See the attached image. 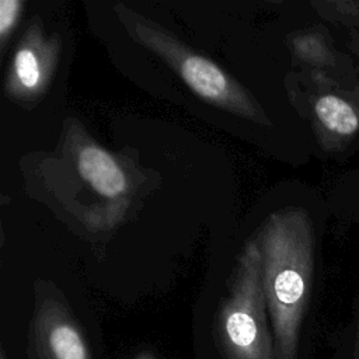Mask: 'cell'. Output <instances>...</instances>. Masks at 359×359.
I'll use <instances>...</instances> for the list:
<instances>
[{"mask_svg":"<svg viewBox=\"0 0 359 359\" xmlns=\"http://www.w3.org/2000/svg\"><path fill=\"white\" fill-rule=\"evenodd\" d=\"M349 49L359 59V31H356V29H353L349 35Z\"/></svg>","mask_w":359,"mask_h":359,"instance_id":"obj_10","label":"cell"},{"mask_svg":"<svg viewBox=\"0 0 359 359\" xmlns=\"http://www.w3.org/2000/svg\"><path fill=\"white\" fill-rule=\"evenodd\" d=\"M307 115L320 144L330 151L349 146L359 135V83L309 70Z\"/></svg>","mask_w":359,"mask_h":359,"instance_id":"obj_5","label":"cell"},{"mask_svg":"<svg viewBox=\"0 0 359 359\" xmlns=\"http://www.w3.org/2000/svg\"><path fill=\"white\" fill-rule=\"evenodd\" d=\"M353 356H355V359H359V313H358V323H356V335H355Z\"/></svg>","mask_w":359,"mask_h":359,"instance_id":"obj_11","label":"cell"},{"mask_svg":"<svg viewBox=\"0 0 359 359\" xmlns=\"http://www.w3.org/2000/svg\"><path fill=\"white\" fill-rule=\"evenodd\" d=\"M266 314L261 254L250 240L237 258L217 314L216 338L224 359H278Z\"/></svg>","mask_w":359,"mask_h":359,"instance_id":"obj_4","label":"cell"},{"mask_svg":"<svg viewBox=\"0 0 359 359\" xmlns=\"http://www.w3.org/2000/svg\"><path fill=\"white\" fill-rule=\"evenodd\" d=\"M254 241L276 358L296 359L314 272L313 222L306 209L283 208L265 219Z\"/></svg>","mask_w":359,"mask_h":359,"instance_id":"obj_1","label":"cell"},{"mask_svg":"<svg viewBox=\"0 0 359 359\" xmlns=\"http://www.w3.org/2000/svg\"><path fill=\"white\" fill-rule=\"evenodd\" d=\"M24 10V1L21 0H1L0 1V45L1 49L7 45V41L15 29L20 17Z\"/></svg>","mask_w":359,"mask_h":359,"instance_id":"obj_9","label":"cell"},{"mask_svg":"<svg viewBox=\"0 0 359 359\" xmlns=\"http://www.w3.org/2000/svg\"><path fill=\"white\" fill-rule=\"evenodd\" d=\"M292 50L309 70L321 72L341 80H356L351 60L335 50L328 31L323 27L297 32L292 39Z\"/></svg>","mask_w":359,"mask_h":359,"instance_id":"obj_8","label":"cell"},{"mask_svg":"<svg viewBox=\"0 0 359 359\" xmlns=\"http://www.w3.org/2000/svg\"><path fill=\"white\" fill-rule=\"evenodd\" d=\"M129 35L157 55L203 101L255 123L269 121L252 95L210 59L196 53L157 22L123 4L115 8Z\"/></svg>","mask_w":359,"mask_h":359,"instance_id":"obj_2","label":"cell"},{"mask_svg":"<svg viewBox=\"0 0 359 359\" xmlns=\"http://www.w3.org/2000/svg\"><path fill=\"white\" fill-rule=\"evenodd\" d=\"M133 359H157L151 351H142Z\"/></svg>","mask_w":359,"mask_h":359,"instance_id":"obj_12","label":"cell"},{"mask_svg":"<svg viewBox=\"0 0 359 359\" xmlns=\"http://www.w3.org/2000/svg\"><path fill=\"white\" fill-rule=\"evenodd\" d=\"M0 359H8V358H7V353H6V351H4V349H1V353H0Z\"/></svg>","mask_w":359,"mask_h":359,"instance_id":"obj_13","label":"cell"},{"mask_svg":"<svg viewBox=\"0 0 359 359\" xmlns=\"http://www.w3.org/2000/svg\"><path fill=\"white\" fill-rule=\"evenodd\" d=\"M55 167L56 180L67 181V191L77 189L69 201H74L77 194L79 202L90 198L91 229H109L123 219L135 195L132 174L121 158L97 144L80 125H69Z\"/></svg>","mask_w":359,"mask_h":359,"instance_id":"obj_3","label":"cell"},{"mask_svg":"<svg viewBox=\"0 0 359 359\" xmlns=\"http://www.w3.org/2000/svg\"><path fill=\"white\" fill-rule=\"evenodd\" d=\"M59 50V38L48 36L38 20L31 21L14 49L4 81L6 95L20 104L39 100L53 77Z\"/></svg>","mask_w":359,"mask_h":359,"instance_id":"obj_7","label":"cell"},{"mask_svg":"<svg viewBox=\"0 0 359 359\" xmlns=\"http://www.w3.org/2000/svg\"><path fill=\"white\" fill-rule=\"evenodd\" d=\"M27 352L29 359H93L77 320L59 293L38 289Z\"/></svg>","mask_w":359,"mask_h":359,"instance_id":"obj_6","label":"cell"}]
</instances>
